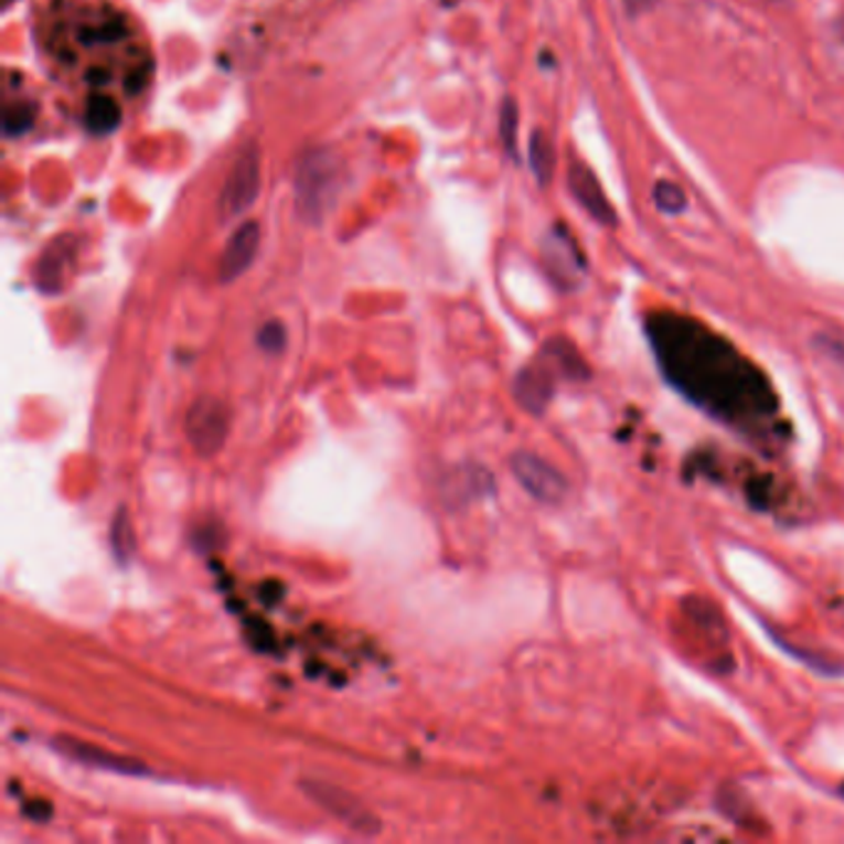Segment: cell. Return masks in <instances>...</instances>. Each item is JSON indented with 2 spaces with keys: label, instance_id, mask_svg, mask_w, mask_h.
Masks as SVG:
<instances>
[{
  "label": "cell",
  "instance_id": "cell-7",
  "mask_svg": "<svg viewBox=\"0 0 844 844\" xmlns=\"http://www.w3.org/2000/svg\"><path fill=\"white\" fill-rule=\"evenodd\" d=\"M302 790L318 802L322 810H328L332 818H338L344 825L352 827L360 835H376L380 832V820L362 805V802L352 795V792L342 790L330 782H312L305 780Z\"/></svg>",
  "mask_w": 844,
  "mask_h": 844
},
{
  "label": "cell",
  "instance_id": "cell-6",
  "mask_svg": "<svg viewBox=\"0 0 844 844\" xmlns=\"http://www.w3.org/2000/svg\"><path fill=\"white\" fill-rule=\"evenodd\" d=\"M511 471L515 481L523 485V491L533 495L535 501L557 505L567 495L565 476L537 453L517 451L511 459Z\"/></svg>",
  "mask_w": 844,
  "mask_h": 844
},
{
  "label": "cell",
  "instance_id": "cell-9",
  "mask_svg": "<svg viewBox=\"0 0 844 844\" xmlns=\"http://www.w3.org/2000/svg\"><path fill=\"white\" fill-rule=\"evenodd\" d=\"M260 246V226L256 221H246L233 231L231 241L226 243L221 256V266H218V278L221 282H231L241 278L246 273L253 260H256V253Z\"/></svg>",
  "mask_w": 844,
  "mask_h": 844
},
{
  "label": "cell",
  "instance_id": "cell-16",
  "mask_svg": "<svg viewBox=\"0 0 844 844\" xmlns=\"http://www.w3.org/2000/svg\"><path fill=\"white\" fill-rule=\"evenodd\" d=\"M35 121V107L28 102H8L6 105V137L13 139L25 135Z\"/></svg>",
  "mask_w": 844,
  "mask_h": 844
},
{
  "label": "cell",
  "instance_id": "cell-22",
  "mask_svg": "<svg viewBox=\"0 0 844 844\" xmlns=\"http://www.w3.org/2000/svg\"><path fill=\"white\" fill-rule=\"evenodd\" d=\"M840 795H842V798H844V786H842V788H840Z\"/></svg>",
  "mask_w": 844,
  "mask_h": 844
},
{
  "label": "cell",
  "instance_id": "cell-21",
  "mask_svg": "<svg viewBox=\"0 0 844 844\" xmlns=\"http://www.w3.org/2000/svg\"><path fill=\"white\" fill-rule=\"evenodd\" d=\"M25 812H28V818L40 820V822H45V820L53 818V808H50L47 802H33V808H28Z\"/></svg>",
  "mask_w": 844,
  "mask_h": 844
},
{
  "label": "cell",
  "instance_id": "cell-1",
  "mask_svg": "<svg viewBox=\"0 0 844 844\" xmlns=\"http://www.w3.org/2000/svg\"><path fill=\"white\" fill-rule=\"evenodd\" d=\"M644 328L664 380L691 404L736 431H772L778 419L772 384L726 338L669 310L649 314Z\"/></svg>",
  "mask_w": 844,
  "mask_h": 844
},
{
  "label": "cell",
  "instance_id": "cell-12",
  "mask_svg": "<svg viewBox=\"0 0 844 844\" xmlns=\"http://www.w3.org/2000/svg\"><path fill=\"white\" fill-rule=\"evenodd\" d=\"M55 744H57V750H63L65 756H70L73 760L85 762V766L121 772V776H145L147 772L145 762L141 760L117 756V752L102 750V748L89 746V744H79V740H73V738H57Z\"/></svg>",
  "mask_w": 844,
  "mask_h": 844
},
{
  "label": "cell",
  "instance_id": "cell-5",
  "mask_svg": "<svg viewBox=\"0 0 844 844\" xmlns=\"http://www.w3.org/2000/svg\"><path fill=\"white\" fill-rule=\"evenodd\" d=\"M260 191V154L258 149L248 145L241 151L236 164L226 179V186L221 193V216L231 221L246 213Z\"/></svg>",
  "mask_w": 844,
  "mask_h": 844
},
{
  "label": "cell",
  "instance_id": "cell-19",
  "mask_svg": "<svg viewBox=\"0 0 844 844\" xmlns=\"http://www.w3.org/2000/svg\"><path fill=\"white\" fill-rule=\"evenodd\" d=\"M285 340H288V334H285V328L276 320L263 324L258 332V344L268 354H278L285 348Z\"/></svg>",
  "mask_w": 844,
  "mask_h": 844
},
{
  "label": "cell",
  "instance_id": "cell-2",
  "mask_svg": "<svg viewBox=\"0 0 844 844\" xmlns=\"http://www.w3.org/2000/svg\"><path fill=\"white\" fill-rule=\"evenodd\" d=\"M553 374H565V376L583 374V362L577 360L575 350L563 340H555L547 344L543 357L517 374L515 399L521 402V406H525L527 412L541 414L553 399V392H555Z\"/></svg>",
  "mask_w": 844,
  "mask_h": 844
},
{
  "label": "cell",
  "instance_id": "cell-4",
  "mask_svg": "<svg viewBox=\"0 0 844 844\" xmlns=\"http://www.w3.org/2000/svg\"><path fill=\"white\" fill-rule=\"evenodd\" d=\"M231 431V412L228 406L223 404L216 396H199L196 402L191 404V409L186 414V436L193 446V451L203 459L209 456H216L223 444L228 439Z\"/></svg>",
  "mask_w": 844,
  "mask_h": 844
},
{
  "label": "cell",
  "instance_id": "cell-11",
  "mask_svg": "<svg viewBox=\"0 0 844 844\" xmlns=\"http://www.w3.org/2000/svg\"><path fill=\"white\" fill-rule=\"evenodd\" d=\"M545 263L551 276L563 285V288H573V285L579 282L585 270V258L579 253L575 238L569 236L565 228H555L547 238V250H545Z\"/></svg>",
  "mask_w": 844,
  "mask_h": 844
},
{
  "label": "cell",
  "instance_id": "cell-15",
  "mask_svg": "<svg viewBox=\"0 0 844 844\" xmlns=\"http://www.w3.org/2000/svg\"><path fill=\"white\" fill-rule=\"evenodd\" d=\"M111 551L119 563H129V557L135 555V531H131L125 508H119L115 523H111Z\"/></svg>",
  "mask_w": 844,
  "mask_h": 844
},
{
  "label": "cell",
  "instance_id": "cell-14",
  "mask_svg": "<svg viewBox=\"0 0 844 844\" xmlns=\"http://www.w3.org/2000/svg\"><path fill=\"white\" fill-rule=\"evenodd\" d=\"M527 157H531V169L535 179L541 181L543 186L551 184L555 171V149L553 141L547 139L541 129L533 131L531 145H527Z\"/></svg>",
  "mask_w": 844,
  "mask_h": 844
},
{
  "label": "cell",
  "instance_id": "cell-18",
  "mask_svg": "<svg viewBox=\"0 0 844 844\" xmlns=\"http://www.w3.org/2000/svg\"><path fill=\"white\" fill-rule=\"evenodd\" d=\"M501 137L508 154L517 157V107L513 99H505L501 107Z\"/></svg>",
  "mask_w": 844,
  "mask_h": 844
},
{
  "label": "cell",
  "instance_id": "cell-10",
  "mask_svg": "<svg viewBox=\"0 0 844 844\" xmlns=\"http://www.w3.org/2000/svg\"><path fill=\"white\" fill-rule=\"evenodd\" d=\"M75 253H77V241L73 236L55 238L53 243H50V246L43 250V256L38 258V266H35L38 290H43L47 295L63 290L67 270L73 268L75 263Z\"/></svg>",
  "mask_w": 844,
  "mask_h": 844
},
{
  "label": "cell",
  "instance_id": "cell-3",
  "mask_svg": "<svg viewBox=\"0 0 844 844\" xmlns=\"http://www.w3.org/2000/svg\"><path fill=\"white\" fill-rule=\"evenodd\" d=\"M295 189H298L302 216H308L310 221L322 218V213L330 209L334 193H338V161L322 149L310 151L308 157L300 159Z\"/></svg>",
  "mask_w": 844,
  "mask_h": 844
},
{
  "label": "cell",
  "instance_id": "cell-13",
  "mask_svg": "<svg viewBox=\"0 0 844 844\" xmlns=\"http://www.w3.org/2000/svg\"><path fill=\"white\" fill-rule=\"evenodd\" d=\"M119 119H121L119 105L115 102V97H109L105 93H97L89 97L83 109V121L93 135H109V131H115L119 127Z\"/></svg>",
  "mask_w": 844,
  "mask_h": 844
},
{
  "label": "cell",
  "instance_id": "cell-17",
  "mask_svg": "<svg viewBox=\"0 0 844 844\" xmlns=\"http://www.w3.org/2000/svg\"><path fill=\"white\" fill-rule=\"evenodd\" d=\"M654 203L661 213H669V216H676L686 209V193L681 186H676L674 181H659L654 189Z\"/></svg>",
  "mask_w": 844,
  "mask_h": 844
},
{
  "label": "cell",
  "instance_id": "cell-20",
  "mask_svg": "<svg viewBox=\"0 0 844 844\" xmlns=\"http://www.w3.org/2000/svg\"><path fill=\"white\" fill-rule=\"evenodd\" d=\"M654 3L656 0H624V8H627L629 15L637 18V15H644L647 10H652Z\"/></svg>",
  "mask_w": 844,
  "mask_h": 844
},
{
  "label": "cell",
  "instance_id": "cell-8",
  "mask_svg": "<svg viewBox=\"0 0 844 844\" xmlns=\"http://www.w3.org/2000/svg\"><path fill=\"white\" fill-rule=\"evenodd\" d=\"M567 184L579 206L597 223H602V226H617V211L612 209V203H609L602 186H599L597 174L585 161H573V164H569Z\"/></svg>",
  "mask_w": 844,
  "mask_h": 844
}]
</instances>
